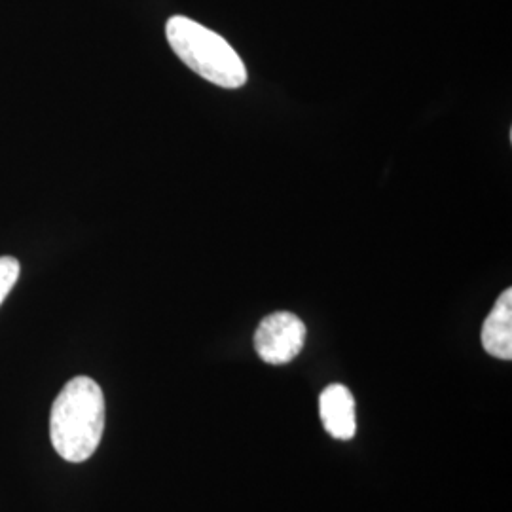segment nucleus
Listing matches in <instances>:
<instances>
[{"label":"nucleus","mask_w":512,"mask_h":512,"mask_svg":"<svg viewBox=\"0 0 512 512\" xmlns=\"http://www.w3.org/2000/svg\"><path fill=\"white\" fill-rule=\"evenodd\" d=\"M105 431V397L88 376L65 385L52 406L50 439L55 452L71 463H84L99 448Z\"/></svg>","instance_id":"obj_1"},{"label":"nucleus","mask_w":512,"mask_h":512,"mask_svg":"<svg viewBox=\"0 0 512 512\" xmlns=\"http://www.w3.org/2000/svg\"><path fill=\"white\" fill-rule=\"evenodd\" d=\"M165 37L184 65L211 84L236 90L247 82L245 63L236 50L202 23L173 16L165 25Z\"/></svg>","instance_id":"obj_2"},{"label":"nucleus","mask_w":512,"mask_h":512,"mask_svg":"<svg viewBox=\"0 0 512 512\" xmlns=\"http://www.w3.org/2000/svg\"><path fill=\"white\" fill-rule=\"evenodd\" d=\"M306 344V325L289 311H275L262 319L255 332L258 357L268 365H287Z\"/></svg>","instance_id":"obj_3"},{"label":"nucleus","mask_w":512,"mask_h":512,"mask_svg":"<svg viewBox=\"0 0 512 512\" xmlns=\"http://www.w3.org/2000/svg\"><path fill=\"white\" fill-rule=\"evenodd\" d=\"M319 416L330 437L338 440H351L355 437V399L346 385L332 384L321 391Z\"/></svg>","instance_id":"obj_4"},{"label":"nucleus","mask_w":512,"mask_h":512,"mask_svg":"<svg viewBox=\"0 0 512 512\" xmlns=\"http://www.w3.org/2000/svg\"><path fill=\"white\" fill-rule=\"evenodd\" d=\"M482 348L495 359H512V289L503 291L482 325Z\"/></svg>","instance_id":"obj_5"},{"label":"nucleus","mask_w":512,"mask_h":512,"mask_svg":"<svg viewBox=\"0 0 512 512\" xmlns=\"http://www.w3.org/2000/svg\"><path fill=\"white\" fill-rule=\"evenodd\" d=\"M19 272H21V266H19L18 258L0 256V306L10 291L16 287Z\"/></svg>","instance_id":"obj_6"}]
</instances>
